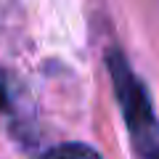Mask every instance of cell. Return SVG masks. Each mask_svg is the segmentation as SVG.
<instances>
[{
    "label": "cell",
    "mask_w": 159,
    "mask_h": 159,
    "mask_svg": "<svg viewBox=\"0 0 159 159\" xmlns=\"http://www.w3.org/2000/svg\"><path fill=\"white\" fill-rule=\"evenodd\" d=\"M43 159H103V157L88 143H61V146L51 148Z\"/></svg>",
    "instance_id": "2"
},
{
    "label": "cell",
    "mask_w": 159,
    "mask_h": 159,
    "mask_svg": "<svg viewBox=\"0 0 159 159\" xmlns=\"http://www.w3.org/2000/svg\"><path fill=\"white\" fill-rule=\"evenodd\" d=\"M106 66L138 159H159V119L154 114L151 98L143 82L133 74V69L127 66V58L119 51L106 53Z\"/></svg>",
    "instance_id": "1"
}]
</instances>
